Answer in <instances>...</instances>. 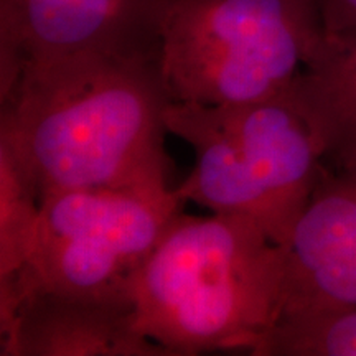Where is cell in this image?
<instances>
[{
    "label": "cell",
    "mask_w": 356,
    "mask_h": 356,
    "mask_svg": "<svg viewBox=\"0 0 356 356\" xmlns=\"http://www.w3.org/2000/svg\"><path fill=\"white\" fill-rule=\"evenodd\" d=\"M157 53L26 65L0 96V145L40 202L79 188H173Z\"/></svg>",
    "instance_id": "obj_1"
},
{
    "label": "cell",
    "mask_w": 356,
    "mask_h": 356,
    "mask_svg": "<svg viewBox=\"0 0 356 356\" xmlns=\"http://www.w3.org/2000/svg\"><path fill=\"white\" fill-rule=\"evenodd\" d=\"M287 251L251 218L180 213L134 289V325L172 356L257 350L286 307Z\"/></svg>",
    "instance_id": "obj_2"
},
{
    "label": "cell",
    "mask_w": 356,
    "mask_h": 356,
    "mask_svg": "<svg viewBox=\"0 0 356 356\" xmlns=\"http://www.w3.org/2000/svg\"><path fill=\"white\" fill-rule=\"evenodd\" d=\"M165 124L195 150L178 193L213 213L251 218L287 246L327 168L289 96L220 106L172 101Z\"/></svg>",
    "instance_id": "obj_3"
},
{
    "label": "cell",
    "mask_w": 356,
    "mask_h": 356,
    "mask_svg": "<svg viewBox=\"0 0 356 356\" xmlns=\"http://www.w3.org/2000/svg\"><path fill=\"white\" fill-rule=\"evenodd\" d=\"M323 38L317 0H162L157 55L172 101L284 96Z\"/></svg>",
    "instance_id": "obj_4"
},
{
    "label": "cell",
    "mask_w": 356,
    "mask_h": 356,
    "mask_svg": "<svg viewBox=\"0 0 356 356\" xmlns=\"http://www.w3.org/2000/svg\"><path fill=\"white\" fill-rule=\"evenodd\" d=\"M186 203L177 186L47 195L29 259L0 280V300L42 291L134 307L140 270Z\"/></svg>",
    "instance_id": "obj_5"
},
{
    "label": "cell",
    "mask_w": 356,
    "mask_h": 356,
    "mask_svg": "<svg viewBox=\"0 0 356 356\" xmlns=\"http://www.w3.org/2000/svg\"><path fill=\"white\" fill-rule=\"evenodd\" d=\"M162 0H0V96L26 65L157 53Z\"/></svg>",
    "instance_id": "obj_6"
},
{
    "label": "cell",
    "mask_w": 356,
    "mask_h": 356,
    "mask_svg": "<svg viewBox=\"0 0 356 356\" xmlns=\"http://www.w3.org/2000/svg\"><path fill=\"white\" fill-rule=\"evenodd\" d=\"M286 251L282 317L356 307V167L325 168Z\"/></svg>",
    "instance_id": "obj_7"
},
{
    "label": "cell",
    "mask_w": 356,
    "mask_h": 356,
    "mask_svg": "<svg viewBox=\"0 0 356 356\" xmlns=\"http://www.w3.org/2000/svg\"><path fill=\"white\" fill-rule=\"evenodd\" d=\"M2 356H172L134 325V307L33 291L0 300Z\"/></svg>",
    "instance_id": "obj_8"
},
{
    "label": "cell",
    "mask_w": 356,
    "mask_h": 356,
    "mask_svg": "<svg viewBox=\"0 0 356 356\" xmlns=\"http://www.w3.org/2000/svg\"><path fill=\"white\" fill-rule=\"evenodd\" d=\"M287 96L309 124L325 167H356V30L323 33Z\"/></svg>",
    "instance_id": "obj_9"
},
{
    "label": "cell",
    "mask_w": 356,
    "mask_h": 356,
    "mask_svg": "<svg viewBox=\"0 0 356 356\" xmlns=\"http://www.w3.org/2000/svg\"><path fill=\"white\" fill-rule=\"evenodd\" d=\"M40 211L37 191L10 152L0 145V280L13 277L29 259Z\"/></svg>",
    "instance_id": "obj_10"
},
{
    "label": "cell",
    "mask_w": 356,
    "mask_h": 356,
    "mask_svg": "<svg viewBox=\"0 0 356 356\" xmlns=\"http://www.w3.org/2000/svg\"><path fill=\"white\" fill-rule=\"evenodd\" d=\"M256 356H356V307L282 317Z\"/></svg>",
    "instance_id": "obj_11"
},
{
    "label": "cell",
    "mask_w": 356,
    "mask_h": 356,
    "mask_svg": "<svg viewBox=\"0 0 356 356\" xmlns=\"http://www.w3.org/2000/svg\"><path fill=\"white\" fill-rule=\"evenodd\" d=\"M317 6L325 35L356 30V0H317Z\"/></svg>",
    "instance_id": "obj_12"
}]
</instances>
